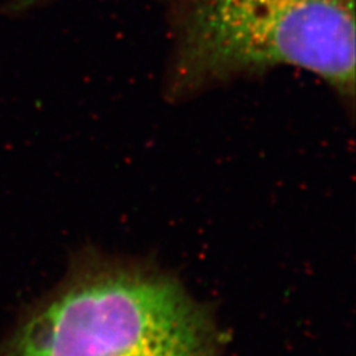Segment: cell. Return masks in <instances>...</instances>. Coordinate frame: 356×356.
<instances>
[{
  "label": "cell",
  "mask_w": 356,
  "mask_h": 356,
  "mask_svg": "<svg viewBox=\"0 0 356 356\" xmlns=\"http://www.w3.org/2000/svg\"><path fill=\"white\" fill-rule=\"evenodd\" d=\"M276 66L307 70L353 102L354 0H193L178 28L170 91Z\"/></svg>",
  "instance_id": "cell-1"
},
{
  "label": "cell",
  "mask_w": 356,
  "mask_h": 356,
  "mask_svg": "<svg viewBox=\"0 0 356 356\" xmlns=\"http://www.w3.org/2000/svg\"><path fill=\"white\" fill-rule=\"evenodd\" d=\"M206 313L175 281L131 268L90 269L19 331L10 356H216Z\"/></svg>",
  "instance_id": "cell-2"
},
{
  "label": "cell",
  "mask_w": 356,
  "mask_h": 356,
  "mask_svg": "<svg viewBox=\"0 0 356 356\" xmlns=\"http://www.w3.org/2000/svg\"><path fill=\"white\" fill-rule=\"evenodd\" d=\"M51 0H8L3 6V13L7 16H22L49 3Z\"/></svg>",
  "instance_id": "cell-3"
}]
</instances>
